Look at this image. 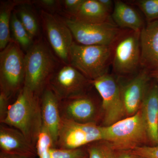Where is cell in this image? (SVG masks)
<instances>
[{
	"mask_svg": "<svg viewBox=\"0 0 158 158\" xmlns=\"http://www.w3.org/2000/svg\"><path fill=\"white\" fill-rule=\"evenodd\" d=\"M10 99L2 92H0V122L6 118L9 106V100Z\"/></svg>",
	"mask_w": 158,
	"mask_h": 158,
	"instance_id": "f1b7e54d",
	"label": "cell"
},
{
	"mask_svg": "<svg viewBox=\"0 0 158 158\" xmlns=\"http://www.w3.org/2000/svg\"><path fill=\"white\" fill-rule=\"evenodd\" d=\"M102 130L103 141L116 151H131L150 142L141 109L112 125L102 126Z\"/></svg>",
	"mask_w": 158,
	"mask_h": 158,
	"instance_id": "7a4b0ae2",
	"label": "cell"
},
{
	"mask_svg": "<svg viewBox=\"0 0 158 158\" xmlns=\"http://www.w3.org/2000/svg\"><path fill=\"white\" fill-rule=\"evenodd\" d=\"M88 145L89 158H117V151L107 141H96Z\"/></svg>",
	"mask_w": 158,
	"mask_h": 158,
	"instance_id": "603a6c76",
	"label": "cell"
},
{
	"mask_svg": "<svg viewBox=\"0 0 158 158\" xmlns=\"http://www.w3.org/2000/svg\"><path fill=\"white\" fill-rule=\"evenodd\" d=\"M1 123L18 130L36 148L43 127L40 96L23 86Z\"/></svg>",
	"mask_w": 158,
	"mask_h": 158,
	"instance_id": "6da1fadb",
	"label": "cell"
},
{
	"mask_svg": "<svg viewBox=\"0 0 158 158\" xmlns=\"http://www.w3.org/2000/svg\"><path fill=\"white\" fill-rule=\"evenodd\" d=\"M41 17L52 48L57 56L68 65L69 51L73 43L71 31L65 23L50 13L42 11Z\"/></svg>",
	"mask_w": 158,
	"mask_h": 158,
	"instance_id": "7c38bea8",
	"label": "cell"
},
{
	"mask_svg": "<svg viewBox=\"0 0 158 158\" xmlns=\"http://www.w3.org/2000/svg\"><path fill=\"white\" fill-rule=\"evenodd\" d=\"M112 18L118 27L140 32L143 28V21L135 9L121 1L114 2Z\"/></svg>",
	"mask_w": 158,
	"mask_h": 158,
	"instance_id": "ac0fdd59",
	"label": "cell"
},
{
	"mask_svg": "<svg viewBox=\"0 0 158 158\" xmlns=\"http://www.w3.org/2000/svg\"><path fill=\"white\" fill-rule=\"evenodd\" d=\"M52 147L55 146L50 135L45 128L43 127L36 143L37 156L40 157L44 155Z\"/></svg>",
	"mask_w": 158,
	"mask_h": 158,
	"instance_id": "484cf974",
	"label": "cell"
},
{
	"mask_svg": "<svg viewBox=\"0 0 158 158\" xmlns=\"http://www.w3.org/2000/svg\"><path fill=\"white\" fill-rule=\"evenodd\" d=\"M65 24L79 44L113 47L123 34L115 24L110 22L87 23L73 19L65 20Z\"/></svg>",
	"mask_w": 158,
	"mask_h": 158,
	"instance_id": "52a82bcc",
	"label": "cell"
},
{
	"mask_svg": "<svg viewBox=\"0 0 158 158\" xmlns=\"http://www.w3.org/2000/svg\"><path fill=\"white\" fill-rule=\"evenodd\" d=\"M90 85V80L69 64L53 74L47 86L61 101L86 94Z\"/></svg>",
	"mask_w": 158,
	"mask_h": 158,
	"instance_id": "30bf717a",
	"label": "cell"
},
{
	"mask_svg": "<svg viewBox=\"0 0 158 158\" xmlns=\"http://www.w3.org/2000/svg\"><path fill=\"white\" fill-rule=\"evenodd\" d=\"M103 141L102 126L96 123H80L62 119L56 147L77 149Z\"/></svg>",
	"mask_w": 158,
	"mask_h": 158,
	"instance_id": "9c48e42d",
	"label": "cell"
},
{
	"mask_svg": "<svg viewBox=\"0 0 158 158\" xmlns=\"http://www.w3.org/2000/svg\"><path fill=\"white\" fill-rule=\"evenodd\" d=\"M24 2L9 1L2 2L0 8V49H4L11 42L10 24L12 10L15 7Z\"/></svg>",
	"mask_w": 158,
	"mask_h": 158,
	"instance_id": "ffe728a7",
	"label": "cell"
},
{
	"mask_svg": "<svg viewBox=\"0 0 158 158\" xmlns=\"http://www.w3.org/2000/svg\"><path fill=\"white\" fill-rule=\"evenodd\" d=\"M85 0H65L63 1L65 9L74 16L78 11Z\"/></svg>",
	"mask_w": 158,
	"mask_h": 158,
	"instance_id": "83f0119b",
	"label": "cell"
},
{
	"mask_svg": "<svg viewBox=\"0 0 158 158\" xmlns=\"http://www.w3.org/2000/svg\"><path fill=\"white\" fill-rule=\"evenodd\" d=\"M150 141L158 144V86L148 88L141 108Z\"/></svg>",
	"mask_w": 158,
	"mask_h": 158,
	"instance_id": "e0dca14e",
	"label": "cell"
},
{
	"mask_svg": "<svg viewBox=\"0 0 158 158\" xmlns=\"http://www.w3.org/2000/svg\"><path fill=\"white\" fill-rule=\"evenodd\" d=\"M98 1L107 11L110 12L113 7V1L111 0H98Z\"/></svg>",
	"mask_w": 158,
	"mask_h": 158,
	"instance_id": "1f68e13d",
	"label": "cell"
},
{
	"mask_svg": "<svg viewBox=\"0 0 158 158\" xmlns=\"http://www.w3.org/2000/svg\"><path fill=\"white\" fill-rule=\"evenodd\" d=\"M25 56L15 40L0 53V92L9 98L19 93L24 85Z\"/></svg>",
	"mask_w": 158,
	"mask_h": 158,
	"instance_id": "5b68a950",
	"label": "cell"
},
{
	"mask_svg": "<svg viewBox=\"0 0 158 158\" xmlns=\"http://www.w3.org/2000/svg\"><path fill=\"white\" fill-rule=\"evenodd\" d=\"M150 73L143 69L124 86H121L122 96L127 116H133L141 108L148 89Z\"/></svg>",
	"mask_w": 158,
	"mask_h": 158,
	"instance_id": "4fadbf2b",
	"label": "cell"
},
{
	"mask_svg": "<svg viewBox=\"0 0 158 158\" xmlns=\"http://www.w3.org/2000/svg\"><path fill=\"white\" fill-rule=\"evenodd\" d=\"M0 148L2 152L34 157L37 156L36 148L28 141L22 133L3 123L0 126Z\"/></svg>",
	"mask_w": 158,
	"mask_h": 158,
	"instance_id": "2e32d148",
	"label": "cell"
},
{
	"mask_svg": "<svg viewBox=\"0 0 158 158\" xmlns=\"http://www.w3.org/2000/svg\"><path fill=\"white\" fill-rule=\"evenodd\" d=\"M59 111L62 119L77 123L97 124L101 117L96 102L87 94L60 101Z\"/></svg>",
	"mask_w": 158,
	"mask_h": 158,
	"instance_id": "8fae6325",
	"label": "cell"
},
{
	"mask_svg": "<svg viewBox=\"0 0 158 158\" xmlns=\"http://www.w3.org/2000/svg\"><path fill=\"white\" fill-rule=\"evenodd\" d=\"M112 52L111 47L84 45L73 42L69 51V65L93 81L108 73Z\"/></svg>",
	"mask_w": 158,
	"mask_h": 158,
	"instance_id": "277c9868",
	"label": "cell"
},
{
	"mask_svg": "<svg viewBox=\"0 0 158 158\" xmlns=\"http://www.w3.org/2000/svg\"><path fill=\"white\" fill-rule=\"evenodd\" d=\"M56 60L48 48L41 42L33 44L25 56L24 87L40 96L54 73Z\"/></svg>",
	"mask_w": 158,
	"mask_h": 158,
	"instance_id": "3957f363",
	"label": "cell"
},
{
	"mask_svg": "<svg viewBox=\"0 0 158 158\" xmlns=\"http://www.w3.org/2000/svg\"><path fill=\"white\" fill-rule=\"evenodd\" d=\"M85 153L81 148L68 149L52 147L45 155L38 158H85Z\"/></svg>",
	"mask_w": 158,
	"mask_h": 158,
	"instance_id": "cb8c5ba5",
	"label": "cell"
},
{
	"mask_svg": "<svg viewBox=\"0 0 158 158\" xmlns=\"http://www.w3.org/2000/svg\"><path fill=\"white\" fill-rule=\"evenodd\" d=\"M110 13L98 0H85L73 19L87 23H102L111 22Z\"/></svg>",
	"mask_w": 158,
	"mask_h": 158,
	"instance_id": "d6986e66",
	"label": "cell"
},
{
	"mask_svg": "<svg viewBox=\"0 0 158 158\" xmlns=\"http://www.w3.org/2000/svg\"><path fill=\"white\" fill-rule=\"evenodd\" d=\"M149 73L150 77L154 78L158 82V69L151 71Z\"/></svg>",
	"mask_w": 158,
	"mask_h": 158,
	"instance_id": "836d02e7",
	"label": "cell"
},
{
	"mask_svg": "<svg viewBox=\"0 0 158 158\" xmlns=\"http://www.w3.org/2000/svg\"><path fill=\"white\" fill-rule=\"evenodd\" d=\"M134 155L130 151L121 152L118 153L117 158H134Z\"/></svg>",
	"mask_w": 158,
	"mask_h": 158,
	"instance_id": "d6a6232c",
	"label": "cell"
},
{
	"mask_svg": "<svg viewBox=\"0 0 158 158\" xmlns=\"http://www.w3.org/2000/svg\"><path fill=\"white\" fill-rule=\"evenodd\" d=\"M90 82L102 97V126H110L124 118L127 114L121 86L115 78L107 73Z\"/></svg>",
	"mask_w": 158,
	"mask_h": 158,
	"instance_id": "8992f818",
	"label": "cell"
},
{
	"mask_svg": "<svg viewBox=\"0 0 158 158\" xmlns=\"http://www.w3.org/2000/svg\"><path fill=\"white\" fill-rule=\"evenodd\" d=\"M0 158H34V157L16 154L8 153L1 152Z\"/></svg>",
	"mask_w": 158,
	"mask_h": 158,
	"instance_id": "4dcf8cb0",
	"label": "cell"
},
{
	"mask_svg": "<svg viewBox=\"0 0 158 158\" xmlns=\"http://www.w3.org/2000/svg\"><path fill=\"white\" fill-rule=\"evenodd\" d=\"M134 158H142V157H141L138 156H136L134 155Z\"/></svg>",
	"mask_w": 158,
	"mask_h": 158,
	"instance_id": "e575fe53",
	"label": "cell"
},
{
	"mask_svg": "<svg viewBox=\"0 0 158 158\" xmlns=\"http://www.w3.org/2000/svg\"><path fill=\"white\" fill-rule=\"evenodd\" d=\"M36 3L43 8L49 9H54L58 6V1L55 0H40Z\"/></svg>",
	"mask_w": 158,
	"mask_h": 158,
	"instance_id": "f546056e",
	"label": "cell"
},
{
	"mask_svg": "<svg viewBox=\"0 0 158 158\" xmlns=\"http://www.w3.org/2000/svg\"><path fill=\"white\" fill-rule=\"evenodd\" d=\"M140 49V65L143 69H158V20L150 22L141 30Z\"/></svg>",
	"mask_w": 158,
	"mask_h": 158,
	"instance_id": "9a60e30c",
	"label": "cell"
},
{
	"mask_svg": "<svg viewBox=\"0 0 158 158\" xmlns=\"http://www.w3.org/2000/svg\"><path fill=\"white\" fill-rule=\"evenodd\" d=\"M135 3L149 22L158 20V0H138Z\"/></svg>",
	"mask_w": 158,
	"mask_h": 158,
	"instance_id": "d4e9b609",
	"label": "cell"
},
{
	"mask_svg": "<svg viewBox=\"0 0 158 158\" xmlns=\"http://www.w3.org/2000/svg\"><path fill=\"white\" fill-rule=\"evenodd\" d=\"M60 100L48 86L40 96L43 127L48 131L55 147L56 146L62 118L59 111Z\"/></svg>",
	"mask_w": 158,
	"mask_h": 158,
	"instance_id": "5bb4252c",
	"label": "cell"
},
{
	"mask_svg": "<svg viewBox=\"0 0 158 158\" xmlns=\"http://www.w3.org/2000/svg\"><path fill=\"white\" fill-rule=\"evenodd\" d=\"M134 155L144 158H158V144L153 146H139L131 151Z\"/></svg>",
	"mask_w": 158,
	"mask_h": 158,
	"instance_id": "4316f807",
	"label": "cell"
},
{
	"mask_svg": "<svg viewBox=\"0 0 158 158\" xmlns=\"http://www.w3.org/2000/svg\"><path fill=\"white\" fill-rule=\"evenodd\" d=\"M10 29L15 41L25 50L27 51L33 44V38L29 34L15 12L12 13Z\"/></svg>",
	"mask_w": 158,
	"mask_h": 158,
	"instance_id": "44dd1931",
	"label": "cell"
},
{
	"mask_svg": "<svg viewBox=\"0 0 158 158\" xmlns=\"http://www.w3.org/2000/svg\"><path fill=\"white\" fill-rule=\"evenodd\" d=\"M140 32L131 31L123 34L114 44L112 64L116 73H132L140 65Z\"/></svg>",
	"mask_w": 158,
	"mask_h": 158,
	"instance_id": "ba28073f",
	"label": "cell"
},
{
	"mask_svg": "<svg viewBox=\"0 0 158 158\" xmlns=\"http://www.w3.org/2000/svg\"><path fill=\"white\" fill-rule=\"evenodd\" d=\"M25 3L21 5L16 13L23 26L33 39L38 34L39 24L34 12L29 7L25 5Z\"/></svg>",
	"mask_w": 158,
	"mask_h": 158,
	"instance_id": "7402d4cb",
	"label": "cell"
}]
</instances>
